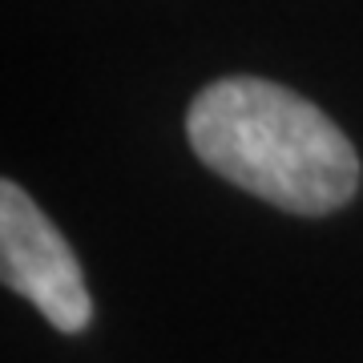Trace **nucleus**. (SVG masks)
<instances>
[{"instance_id":"f257e3e1","label":"nucleus","mask_w":363,"mask_h":363,"mask_svg":"<svg viewBox=\"0 0 363 363\" xmlns=\"http://www.w3.org/2000/svg\"><path fill=\"white\" fill-rule=\"evenodd\" d=\"M186 138L206 169L286 214L343 210L363 178L347 133L315 101L267 77L206 85L186 109Z\"/></svg>"},{"instance_id":"f03ea898","label":"nucleus","mask_w":363,"mask_h":363,"mask_svg":"<svg viewBox=\"0 0 363 363\" xmlns=\"http://www.w3.org/2000/svg\"><path fill=\"white\" fill-rule=\"evenodd\" d=\"M0 283L25 295L61 335H77L93 319V298L73 247L33 194L9 178H0Z\"/></svg>"}]
</instances>
